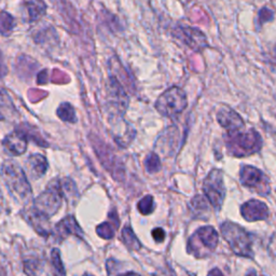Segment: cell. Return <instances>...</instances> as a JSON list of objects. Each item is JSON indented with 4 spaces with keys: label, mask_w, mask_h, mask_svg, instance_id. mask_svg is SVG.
Instances as JSON below:
<instances>
[{
    "label": "cell",
    "mask_w": 276,
    "mask_h": 276,
    "mask_svg": "<svg viewBox=\"0 0 276 276\" xmlns=\"http://www.w3.org/2000/svg\"><path fill=\"white\" fill-rule=\"evenodd\" d=\"M273 20V12L268 8H262L259 12V20L261 24L270 22Z\"/></svg>",
    "instance_id": "obj_28"
},
{
    "label": "cell",
    "mask_w": 276,
    "mask_h": 276,
    "mask_svg": "<svg viewBox=\"0 0 276 276\" xmlns=\"http://www.w3.org/2000/svg\"><path fill=\"white\" fill-rule=\"evenodd\" d=\"M271 250H272V252L274 254V256L276 258V234L273 236V238L271 240Z\"/></svg>",
    "instance_id": "obj_34"
},
{
    "label": "cell",
    "mask_w": 276,
    "mask_h": 276,
    "mask_svg": "<svg viewBox=\"0 0 276 276\" xmlns=\"http://www.w3.org/2000/svg\"><path fill=\"white\" fill-rule=\"evenodd\" d=\"M63 190L60 182L55 179L48 184L46 189L34 200V208L46 217H51L58 212L62 205Z\"/></svg>",
    "instance_id": "obj_6"
},
{
    "label": "cell",
    "mask_w": 276,
    "mask_h": 276,
    "mask_svg": "<svg viewBox=\"0 0 276 276\" xmlns=\"http://www.w3.org/2000/svg\"><path fill=\"white\" fill-rule=\"evenodd\" d=\"M122 240L132 250H138L142 247L140 242L138 240L135 233L130 226H126L122 230Z\"/></svg>",
    "instance_id": "obj_22"
},
{
    "label": "cell",
    "mask_w": 276,
    "mask_h": 276,
    "mask_svg": "<svg viewBox=\"0 0 276 276\" xmlns=\"http://www.w3.org/2000/svg\"><path fill=\"white\" fill-rule=\"evenodd\" d=\"M116 229H118L114 224L112 222H104L96 228V233L102 238L110 240L114 236Z\"/></svg>",
    "instance_id": "obj_25"
},
{
    "label": "cell",
    "mask_w": 276,
    "mask_h": 276,
    "mask_svg": "<svg viewBox=\"0 0 276 276\" xmlns=\"http://www.w3.org/2000/svg\"><path fill=\"white\" fill-rule=\"evenodd\" d=\"M2 144L4 149L12 156L23 154L27 148L26 135L22 132H13L4 137Z\"/></svg>",
    "instance_id": "obj_15"
},
{
    "label": "cell",
    "mask_w": 276,
    "mask_h": 276,
    "mask_svg": "<svg viewBox=\"0 0 276 276\" xmlns=\"http://www.w3.org/2000/svg\"><path fill=\"white\" fill-rule=\"evenodd\" d=\"M108 100L114 118H122L121 116L126 112L128 105V96L121 82L114 76L109 78Z\"/></svg>",
    "instance_id": "obj_9"
},
{
    "label": "cell",
    "mask_w": 276,
    "mask_h": 276,
    "mask_svg": "<svg viewBox=\"0 0 276 276\" xmlns=\"http://www.w3.org/2000/svg\"><path fill=\"white\" fill-rule=\"evenodd\" d=\"M220 231L234 254L240 257H252V238L245 229L234 222H226Z\"/></svg>",
    "instance_id": "obj_2"
},
{
    "label": "cell",
    "mask_w": 276,
    "mask_h": 276,
    "mask_svg": "<svg viewBox=\"0 0 276 276\" xmlns=\"http://www.w3.org/2000/svg\"><path fill=\"white\" fill-rule=\"evenodd\" d=\"M240 214L247 222H260L268 216V206L258 200H250L240 207Z\"/></svg>",
    "instance_id": "obj_13"
},
{
    "label": "cell",
    "mask_w": 276,
    "mask_h": 276,
    "mask_svg": "<svg viewBox=\"0 0 276 276\" xmlns=\"http://www.w3.org/2000/svg\"><path fill=\"white\" fill-rule=\"evenodd\" d=\"M25 6L30 22H36L44 18L46 12V4L44 0H30L25 4Z\"/></svg>",
    "instance_id": "obj_19"
},
{
    "label": "cell",
    "mask_w": 276,
    "mask_h": 276,
    "mask_svg": "<svg viewBox=\"0 0 276 276\" xmlns=\"http://www.w3.org/2000/svg\"><path fill=\"white\" fill-rule=\"evenodd\" d=\"M152 236L156 242L161 243V242H163L165 238V232L163 229H161V228H156V229L152 231Z\"/></svg>",
    "instance_id": "obj_29"
},
{
    "label": "cell",
    "mask_w": 276,
    "mask_h": 276,
    "mask_svg": "<svg viewBox=\"0 0 276 276\" xmlns=\"http://www.w3.org/2000/svg\"><path fill=\"white\" fill-rule=\"evenodd\" d=\"M246 276H264V275H259L256 271H254V270H250V272H248L246 274Z\"/></svg>",
    "instance_id": "obj_36"
},
{
    "label": "cell",
    "mask_w": 276,
    "mask_h": 276,
    "mask_svg": "<svg viewBox=\"0 0 276 276\" xmlns=\"http://www.w3.org/2000/svg\"><path fill=\"white\" fill-rule=\"evenodd\" d=\"M217 121L220 126L226 130V133L236 132L244 128V121L242 116L230 107L222 106L217 112Z\"/></svg>",
    "instance_id": "obj_12"
},
{
    "label": "cell",
    "mask_w": 276,
    "mask_h": 276,
    "mask_svg": "<svg viewBox=\"0 0 276 276\" xmlns=\"http://www.w3.org/2000/svg\"><path fill=\"white\" fill-rule=\"evenodd\" d=\"M112 128L114 140L120 147L126 148L133 142L135 130L126 121H123L121 118H116V120L112 123Z\"/></svg>",
    "instance_id": "obj_14"
},
{
    "label": "cell",
    "mask_w": 276,
    "mask_h": 276,
    "mask_svg": "<svg viewBox=\"0 0 276 276\" xmlns=\"http://www.w3.org/2000/svg\"><path fill=\"white\" fill-rule=\"evenodd\" d=\"M119 276H140V275L137 274V273H134V272H128V273H124V274H120Z\"/></svg>",
    "instance_id": "obj_35"
},
{
    "label": "cell",
    "mask_w": 276,
    "mask_h": 276,
    "mask_svg": "<svg viewBox=\"0 0 276 276\" xmlns=\"http://www.w3.org/2000/svg\"><path fill=\"white\" fill-rule=\"evenodd\" d=\"M207 276H224V275L219 270V268H212Z\"/></svg>",
    "instance_id": "obj_33"
},
{
    "label": "cell",
    "mask_w": 276,
    "mask_h": 276,
    "mask_svg": "<svg viewBox=\"0 0 276 276\" xmlns=\"http://www.w3.org/2000/svg\"><path fill=\"white\" fill-rule=\"evenodd\" d=\"M37 82L38 84H46L48 82V70H41L37 76Z\"/></svg>",
    "instance_id": "obj_30"
},
{
    "label": "cell",
    "mask_w": 276,
    "mask_h": 276,
    "mask_svg": "<svg viewBox=\"0 0 276 276\" xmlns=\"http://www.w3.org/2000/svg\"><path fill=\"white\" fill-rule=\"evenodd\" d=\"M58 116L60 120L69 123H76L77 122V116H76L74 108L69 102H63L60 104V107L58 108Z\"/></svg>",
    "instance_id": "obj_21"
},
{
    "label": "cell",
    "mask_w": 276,
    "mask_h": 276,
    "mask_svg": "<svg viewBox=\"0 0 276 276\" xmlns=\"http://www.w3.org/2000/svg\"><path fill=\"white\" fill-rule=\"evenodd\" d=\"M144 168H146L149 174H154L158 172L161 168V161L158 156L154 152H151L147 156L146 160H144Z\"/></svg>",
    "instance_id": "obj_23"
},
{
    "label": "cell",
    "mask_w": 276,
    "mask_h": 276,
    "mask_svg": "<svg viewBox=\"0 0 276 276\" xmlns=\"http://www.w3.org/2000/svg\"><path fill=\"white\" fill-rule=\"evenodd\" d=\"M16 25V20L12 14L6 11L0 12V34L2 36H9L12 30H14Z\"/></svg>",
    "instance_id": "obj_20"
},
{
    "label": "cell",
    "mask_w": 276,
    "mask_h": 276,
    "mask_svg": "<svg viewBox=\"0 0 276 276\" xmlns=\"http://www.w3.org/2000/svg\"><path fill=\"white\" fill-rule=\"evenodd\" d=\"M94 148L96 150V154H98L100 158V160L102 161L104 166L106 168V170L112 172L114 178L120 179L121 177H123L124 170L122 168L118 158H116L114 154L112 152V150L102 142H98L96 144H94Z\"/></svg>",
    "instance_id": "obj_11"
},
{
    "label": "cell",
    "mask_w": 276,
    "mask_h": 276,
    "mask_svg": "<svg viewBox=\"0 0 276 276\" xmlns=\"http://www.w3.org/2000/svg\"><path fill=\"white\" fill-rule=\"evenodd\" d=\"M228 152L232 156L243 158L258 152L262 147L261 136L257 130H250L247 132H229L224 136Z\"/></svg>",
    "instance_id": "obj_1"
},
{
    "label": "cell",
    "mask_w": 276,
    "mask_h": 276,
    "mask_svg": "<svg viewBox=\"0 0 276 276\" xmlns=\"http://www.w3.org/2000/svg\"><path fill=\"white\" fill-rule=\"evenodd\" d=\"M84 276H93V275H91V274H84Z\"/></svg>",
    "instance_id": "obj_37"
},
{
    "label": "cell",
    "mask_w": 276,
    "mask_h": 276,
    "mask_svg": "<svg viewBox=\"0 0 276 276\" xmlns=\"http://www.w3.org/2000/svg\"><path fill=\"white\" fill-rule=\"evenodd\" d=\"M8 72V68H6L4 58L2 56V53L0 51V77H4V76Z\"/></svg>",
    "instance_id": "obj_31"
},
{
    "label": "cell",
    "mask_w": 276,
    "mask_h": 276,
    "mask_svg": "<svg viewBox=\"0 0 276 276\" xmlns=\"http://www.w3.org/2000/svg\"><path fill=\"white\" fill-rule=\"evenodd\" d=\"M203 191L214 208L216 210L222 208L226 198V187L222 170H212L210 172L203 182Z\"/></svg>",
    "instance_id": "obj_7"
},
{
    "label": "cell",
    "mask_w": 276,
    "mask_h": 276,
    "mask_svg": "<svg viewBox=\"0 0 276 276\" xmlns=\"http://www.w3.org/2000/svg\"><path fill=\"white\" fill-rule=\"evenodd\" d=\"M174 36L180 40L190 49L200 52L208 46L204 32L191 26H177L174 30Z\"/></svg>",
    "instance_id": "obj_10"
},
{
    "label": "cell",
    "mask_w": 276,
    "mask_h": 276,
    "mask_svg": "<svg viewBox=\"0 0 276 276\" xmlns=\"http://www.w3.org/2000/svg\"><path fill=\"white\" fill-rule=\"evenodd\" d=\"M240 182L245 187L256 190L261 196H266L270 192V182L264 172L250 165H244L240 172Z\"/></svg>",
    "instance_id": "obj_8"
},
{
    "label": "cell",
    "mask_w": 276,
    "mask_h": 276,
    "mask_svg": "<svg viewBox=\"0 0 276 276\" xmlns=\"http://www.w3.org/2000/svg\"><path fill=\"white\" fill-rule=\"evenodd\" d=\"M27 220L32 226V228L36 230L40 236H49L50 230V224H49V217H46L42 214H40L36 210H30V212L27 214Z\"/></svg>",
    "instance_id": "obj_18"
},
{
    "label": "cell",
    "mask_w": 276,
    "mask_h": 276,
    "mask_svg": "<svg viewBox=\"0 0 276 276\" xmlns=\"http://www.w3.org/2000/svg\"><path fill=\"white\" fill-rule=\"evenodd\" d=\"M51 261H52V266H53L55 276H66L65 268H64L63 262H62V259H60V250H56V248L53 250L51 252Z\"/></svg>",
    "instance_id": "obj_24"
},
{
    "label": "cell",
    "mask_w": 276,
    "mask_h": 276,
    "mask_svg": "<svg viewBox=\"0 0 276 276\" xmlns=\"http://www.w3.org/2000/svg\"><path fill=\"white\" fill-rule=\"evenodd\" d=\"M2 175L12 194L16 196L20 200H27L30 196V184L27 180L24 170L14 161L6 160L4 162Z\"/></svg>",
    "instance_id": "obj_3"
},
{
    "label": "cell",
    "mask_w": 276,
    "mask_h": 276,
    "mask_svg": "<svg viewBox=\"0 0 276 276\" xmlns=\"http://www.w3.org/2000/svg\"><path fill=\"white\" fill-rule=\"evenodd\" d=\"M48 170V161L42 154H32L26 163V170L32 179L42 177Z\"/></svg>",
    "instance_id": "obj_16"
},
{
    "label": "cell",
    "mask_w": 276,
    "mask_h": 276,
    "mask_svg": "<svg viewBox=\"0 0 276 276\" xmlns=\"http://www.w3.org/2000/svg\"><path fill=\"white\" fill-rule=\"evenodd\" d=\"M188 100L184 91L179 86H172L163 92L156 102L158 112L168 118H174L184 112Z\"/></svg>",
    "instance_id": "obj_4"
},
{
    "label": "cell",
    "mask_w": 276,
    "mask_h": 276,
    "mask_svg": "<svg viewBox=\"0 0 276 276\" xmlns=\"http://www.w3.org/2000/svg\"><path fill=\"white\" fill-rule=\"evenodd\" d=\"M55 231H56L58 238H65L68 236H74L81 238L82 236V230L79 226L78 222H76L74 217L67 216L63 220L55 226Z\"/></svg>",
    "instance_id": "obj_17"
},
{
    "label": "cell",
    "mask_w": 276,
    "mask_h": 276,
    "mask_svg": "<svg viewBox=\"0 0 276 276\" xmlns=\"http://www.w3.org/2000/svg\"><path fill=\"white\" fill-rule=\"evenodd\" d=\"M154 207H156L154 200V196H144L137 204V208L140 214H142V215H149V214L154 212Z\"/></svg>",
    "instance_id": "obj_26"
},
{
    "label": "cell",
    "mask_w": 276,
    "mask_h": 276,
    "mask_svg": "<svg viewBox=\"0 0 276 276\" xmlns=\"http://www.w3.org/2000/svg\"><path fill=\"white\" fill-rule=\"evenodd\" d=\"M13 108L10 98L0 90V120L4 119V112Z\"/></svg>",
    "instance_id": "obj_27"
},
{
    "label": "cell",
    "mask_w": 276,
    "mask_h": 276,
    "mask_svg": "<svg viewBox=\"0 0 276 276\" xmlns=\"http://www.w3.org/2000/svg\"><path fill=\"white\" fill-rule=\"evenodd\" d=\"M154 276H176V275L170 270V268H162V270L154 273Z\"/></svg>",
    "instance_id": "obj_32"
},
{
    "label": "cell",
    "mask_w": 276,
    "mask_h": 276,
    "mask_svg": "<svg viewBox=\"0 0 276 276\" xmlns=\"http://www.w3.org/2000/svg\"><path fill=\"white\" fill-rule=\"evenodd\" d=\"M218 240V232L212 226L200 228L188 240V252L196 258L205 257L216 250Z\"/></svg>",
    "instance_id": "obj_5"
}]
</instances>
